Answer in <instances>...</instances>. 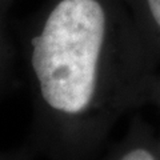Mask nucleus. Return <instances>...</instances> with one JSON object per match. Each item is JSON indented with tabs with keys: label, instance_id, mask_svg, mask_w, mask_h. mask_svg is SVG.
Here are the masks:
<instances>
[{
	"label": "nucleus",
	"instance_id": "1",
	"mask_svg": "<svg viewBox=\"0 0 160 160\" xmlns=\"http://www.w3.org/2000/svg\"><path fill=\"white\" fill-rule=\"evenodd\" d=\"M140 35L126 0H46L28 43L40 99L79 116L138 72Z\"/></svg>",
	"mask_w": 160,
	"mask_h": 160
},
{
	"label": "nucleus",
	"instance_id": "2",
	"mask_svg": "<svg viewBox=\"0 0 160 160\" xmlns=\"http://www.w3.org/2000/svg\"><path fill=\"white\" fill-rule=\"evenodd\" d=\"M120 160H156L153 158L151 152H148L147 149L143 148H135L132 151H128L126 155H123V158Z\"/></svg>",
	"mask_w": 160,
	"mask_h": 160
},
{
	"label": "nucleus",
	"instance_id": "3",
	"mask_svg": "<svg viewBox=\"0 0 160 160\" xmlns=\"http://www.w3.org/2000/svg\"><path fill=\"white\" fill-rule=\"evenodd\" d=\"M13 0H0V11H7Z\"/></svg>",
	"mask_w": 160,
	"mask_h": 160
}]
</instances>
